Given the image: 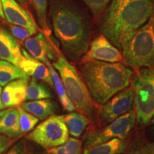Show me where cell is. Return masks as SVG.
Wrapping results in <instances>:
<instances>
[{
    "instance_id": "cell-1",
    "label": "cell",
    "mask_w": 154,
    "mask_h": 154,
    "mask_svg": "<svg viewBox=\"0 0 154 154\" xmlns=\"http://www.w3.org/2000/svg\"><path fill=\"white\" fill-rule=\"evenodd\" d=\"M55 36L66 59L80 61L89 47L91 28L86 12L71 0H54L50 11Z\"/></svg>"
},
{
    "instance_id": "cell-2",
    "label": "cell",
    "mask_w": 154,
    "mask_h": 154,
    "mask_svg": "<svg viewBox=\"0 0 154 154\" xmlns=\"http://www.w3.org/2000/svg\"><path fill=\"white\" fill-rule=\"evenodd\" d=\"M153 14L151 0H111L100 22L101 33L121 50L127 38Z\"/></svg>"
},
{
    "instance_id": "cell-3",
    "label": "cell",
    "mask_w": 154,
    "mask_h": 154,
    "mask_svg": "<svg viewBox=\"0 0 154 154\" xmlns=\"http://www.w3.org/2000/svg\"><path fill=\"white\" fill-rule=\"evenodd\" d=\"M79 71L88 91L98 104H103L130 86L134 71L126 65L100 61L81 63Z\"/></svg>"
},
{
    "instance_id": "cell-4",
    "label": "cell",
    "mask_w": 154,
    "mask_h": 154,
    "mask_svg": "<svg viewBox=\"0 0 154 154\" xmlns=\"http://www.w3.org/2000/svg\"><path fill=\"white\" fill-rule=\"evenodd\" d=\"M52 66L59 72L67 95L79 112L93 121L98 116L99 106L88 91L80 73L63 54L59 53Z\"/></svg>"
},
{
    "instance_id": "cell-5",
    "label": "cell",
    "mask_w": 154,
    "mask_h": 154,
    "mask_svg": "<svg viewBox=\"0 0 154 154\" xmlns=\"http://www.w3.org/2000/svg\"><path fill=\"white\" fill-rule=\"evenodd\" d=\"M121 51L125 65L134 71L154 67V14L127 38Z\"/></svg>"
},
{
    "instance_id": "cell-6",
    "label": "cell",
    "mask_w": 154,
    "mask_h": 154,
    "mask_svg": "<svg viewBox=\"0 0 154 154\" xmlns=\"http://www.w3.org/2000/svg\"><path fill=\"white\" fill-rule=\"evenodd\" d=\"M130 85L134 91L136 123L145 126L154 116V67L135 71Z\"/></svg>"
},
{
    "instance_id": "cell-7",
    "label": "cell",
    "mask_w": 154,
    "mask_h": 154,
    "mask_svg": "<svg viewBox=\"0 0 154 154\" xmlns=\"http://www.w3.org/2000/svg\"><path fill=\"white\" fill-rule=\"evenodd\" d=\"M69 134L62 116L53 115L38 124L26 138L48 150L64 143Z\"/></svg>"
},
{
    "instance_id": "cell-8",
    "label": "cell",
    "mask_w": 154,
    "mask_h": 154,
    "mask_svg": "<svg viewBox=\"0 0 154 154\" xmlns=\"http://www.w3.org/2000/svg\"><path fill=\"white\" fill-rule=\"evenodd\" d=\"M136 124V113L134 109L109 123L103 129L91 132L86 136L85 148L105 143L113 138L124 140Z\"/></svg>"
},
{
    "instance_id": "cell-9",
    "label": "cell",
    "mask_w": 154,
    "mask_h": 154,
    "mask_svg": "<svg viewBox=\"0 0 154 154\" xmlns=\"http://www.w3.org/2000/svg\"><path fill=\"white\" fill-rule=\"evenodd\" d=\"M134 91L131 86L124 88L108 100L98 111V117L104 124H109L121 116L132 110Z\"/></svg>"
},
{
    "instance_id": "cell-10",
    "label": "cell",
    "mask_w": 154,
    "mask_h": 154,
    "mask_svg": "<svg viewBox=\"0 0 154 154\" xmlns=\"http://www.w3.org/2000/svg\"><path fill=\"white\" fill-rule=\"evenodd\" d=\"M91 61L118 63L123 61V57L121 50L101 34L90 42L87 51L81 59L80 63Z\"/></svg>"
},
{
    "instance_id": "cell-11",
    "label": "cell",
    "mask_w": 154,
    "mask_h": 154,
    "mask_svg": "<svg viewBox=\"0 0 154 154\" xmlns=\"http://www.w3.org/2000/svg\"><path fill=\"white\" fill-rule=\"evenodd\" d=\"M24 47L31 57L45 64L48 61H54L59 57V50L44 32H38L24 41Z\"/></svg>"
},
{
    "instance_id": "cell-12",
    "label": "cell",
    "mask_w": 154,
    "mask_h": 154,
    "mask_svg": "<svg viewBox=\"0 0 154 154\" xmlns=\"http://www.w3.org/2000/svg\"><path fill=\"white\" fill-rule=\"evenodd\" d=\"M5 19L9 24L23 26L36 34L38 27L33 17L16 0H1Z\"/></svg>"
},
{
    "instance_id": "cell-13",
    "label": "cell",
    "mask_w": 154,
    "mask_h": 154,
    "mask_svg": "<svg viewBox=\"0 0 154 154\" xmlns=\"http://www.w3.org/2000/svg\"><path fill=\"white\" fill-rule=\"evenodd\" d=\"M22 54L23 58L18 66L19 68L29 77L31 76L37 81H43L50 87L54 88L52 79L47 65L31 57L26 50L23 49Z\"/></svg>"
},
{
    "instance_id": "cell-14",
    "label": "cell",
    "mask_w": 154,
    "mask_h": 154,
    "mask_svg": "<svg viewBox=\"0 0 154 154\" xmlns=\"http://www.w3.org/2000/svg\"><path fill=\"white\" fill-rule=\"evenodd\" d=\"M29 80V79H19L5 86L2 93V100L5 109L20 106L24 103Z\"/></svg>"
},
{
    "instance_id": "cell-15",
    "label": "cell",
    "mask_w": 154,
    "mask_h": 154,
    "mask_svg": "<svg viewBox=\"0 0 154 154\" xmlns=\"http://www.w3.org/2000/svg\"><path fill=\"white\" fill-rule=\"evenodd\" d=\"M0 58L16 66H19L23 58L17 40L2 26H0Z\"/></svg>"
},
{
    "instance_id": "cell-16",
    "label": "cell",
    "mask_w": 154,
    "mask_h": 154,
    "mask_svg": "<svg viewBox=\"0 0 154 154\" xmlns=\"http://www.w3.org/2000/svg\"><path fill=\"white\" fill-rule=\"evenodd\" d=\"M20 106L40 120H45L51 116L55 115L57 111V103L51 99L28 101Z\"/></svg>"
},
{
    "instance_id": "cell-17",
    "label": "cell",
    "mask_w": 154,
    "mask_h": 154,
    "mask_svg": "<svg viewBox=\"0 0 154 154\" xmlns=\"http://www.w3.org/2000/svg\"><path fill=\"white\" fill-rule=\"evenodd\" d=\"M0 134L11 138L19 137L21 134L19 124V113L17 108H10L7 110L0 121Z\"/></svg>"
},
{
    "instance_id": "cell-18",
    "label": "cell",
    "mask_w": 154,
    "mask_h": 154,
    "mask_svg": "<svg viewBox=\"0 0 154 154\" xmlns=\"http://www.w3.org/2000/svg\"><path fill=\"white\" fill-rule=\"evenodd\" d=\"M127 142L124 140L113 138L98 145L85 148L83 154H120L127 149Z\"/></svg>"
},
{
    "instance_id": "cell-19",
    "label": "cell",
    "mask_w": 154,
    "mask_h": 154,
    "mask_svg": "<svg viewBox=\"0 0 154 154\" xmlns=\"http://www.w3.org/2000/svg\"><path fill=\"white\" fill-rule=\"evenodd\" d=\"M45 64L47 65L48 69H49V73L51 74V79H52L54 83V89L57 91L59 101H60V103L62 106L63 109L65 111H68V112L74 111L76 109H75L74 104H73L72 101H71L68 95H67L64 86H63V82L61 79V77L59 76V74L57 72L54 67L52 66V64L51 63V61H48Z\"/></svg>"
},
{
    "instance_id": "cell-20",
    "label": "cell",
    "mask_w": 154,
    "mask_h": 154,
    "mask_svg": "<svg viewBox=\"0 0 154 154\" xmlns=\"http://www.w3.org/2000/svg\"><path fill=\"white\" fill-rule=\"evenodd\" d=\"M62 118L68 128L69 134L74 138L80 137L89 123V120L85 116L79 111L69 112L67 114L63 115Z\"/></svg>"
},
{
    "instance_id": "cell-21",
    "label": "cell",
    "mask_w": 154,
    "mask_h": 154,
    "mask_svg": "<svg viewBox=\"0 0 154 154\" xmlns=\"http://www.w3.org/2000/svg\"><path fill=\"white\" fill-rule=\"evenodd\" d=\"M29 79L18 66L9 61L0 60V86H5L9 82L19 79Z\"/></svg>"
},
{
    "instance_id": "cell-22",
    "label": "cell",
    "mask_w": 154,
    "mask_h": 154,
    "mask_svg": "<svg viewBox=\"0 0 154 154\" xmlns=\"http://www.w3.org/2000/svg\"><path fill=\"white\" fill-rule=\"evenodd\" d=\"M52 94L44 84L32 79L26 88V101H34L44 99H51Z\"/></svg>"
},
{
    "instance_id": "cell-23",
    "label": "cell",
    "mask_w": 154,
    "mask_h": 154,
    "mask_svg": "<svg viewBox=\"0 0 154 154\" xmlns=\"http://www.w3.org/2000/svg\"><path fill=\"white\" fill-rule=\"evenodd\" d=\"M47 154H83L82 142L76 138H69L62 145L47 150Z\"/></svg>"
},
{
    "instance_id": "cell-24",
    "label": "cell",
    "mask_w": 154,
    "mask_h": 154,
    "mask_svg": "<svg viewBox=\"0 0 154 154\" xmlns=\"http://www.w3.org/2000/svg\"><path fill=\"white\" fill-rule=\"evenodd\" d=\"M31 2L35 9L38 22L41 26L44 33L49 36L51 31L48 26L47 21L48 0H31Z\"/></svg>"
},
{
    "instance_id": "cell-25",
    "label": "cell",
    "mask_w": 154,
    "mask_h": 154,
    "mask_svg": "<svg viewBox=\"0 0 154 154\" xmlns=\"http://www.w3.org/2000/svg\"><path fill=\"white\" fill-rule=\"evenodd\" d=\"M19 113V124H20L21 134H24L29 132L34 129L36 125L38 124V119L37 117L27 112L21 106L17 107Z\"/></svg>"
},
{
    "instance_id": "cell-26",
    "label": "cell",
    "mask_w": 154,
    "mask_h": 154,
    "mask_svg": "<svg viewBox=\"0 0 154 154\" xmlns=\"http://www.w3.org/2000/svg\"><path fill=\"white\" fill-rule=\"evenodd\" d=\"M82 1L89 8L93 14L98 17L103 14L111 0H82Z\"/></svg>"
},
{
    "instance_id": "cell-27",
    "label": "cell",
    "mask_w": 154,
    "mask_h": 154,
    "mask_svg": "<svg viewBox=\"0 0 154 154\" xmlns=\"http://www.w3.org/2000/svg\"><path fill=\"white\" fill-rule=\"evenodd\" d=\"M9 29L14 37L19 41H25L34 35L33 32H31L29 29L18 25L11 24L9 26Z\"/></svg>"
},
{
    "instance_id": "cell-28",
    "label": "cell",
    "mask_w": 154,
    "mask_h": 154,
    "mask_svg": "<svg viewBox=\"0 0 154 154\" xmlns=\"http://www.w3.org/2000/svg\"><path fill=\"white\" fill-rule=\"evenodd\" d=\"M126 150L120 154H152L151 143H147V142L138 143L128 151H126Z\"/></svg>"
},
{
    "instance_id": "cell-29",
    "label": "cell",
    "mask_w": 154,
    "mask_h": 154,
    "mask_svg": "<svg viewBox=\"0 0 154 154\" xmlns=\"http://www.w3.org/2000/svg\"><path fill=\"white\" fill-rule=\"evenodd\" d=\"M6 154H27V148L25 140H20L13 146Z\"/></svg>"
},
{
    "instance_id": "cell-30",
    "label": "cell",
    "mask_w": 154,
    "mask_h": 154,
    "mask_svg": "<svg viewBox=\"0 0 154 154\" xmlns=\"http://www.w3.org/2000/svg\"><path fill=\"white\" fill-rule=\"evenodd\" d=\"M14 143V138L7 137V136L0 134V154L8 149Z\"/></svg>"
},
{
    "instance_id": "cell-31",
    "label": "cell",
    "mask_w": 154,
    "mask_h": 154,
    "mask_svg": "<svg viewBox=\"0 0 154 154\" xmlns=\"http://www.w3.org/2000/svg\"><path fill=\"white\" fill-rule=\"evenodd\" d=\"M2 86H0V110H3L5 109L2 103Z\"/></svg>"
},
{
    "instance_id": "cell-32",
    "label": "cell",
    "mask_w": 154,
    "mask_h": 154,
    "mask_svg": "<svg viewBox=\"0 0 154 154\" xmlns=\"http://www.w3.org/2000/svg\"><path fill=\"white\" fill-rule=\"evenodd\" d=\"M0 19H5V14H4L3 9H2V5L1 0H0Z\"/></svg>"
},
{
    "instance_id": "cell-33",
    "label": "cell",
    "mask_w": 154,
    "mask_h": 154,
    "mask_svg": "<svg viewBox=\"0 0 154 154\" xmlns=\"http://www.w3.org/2000/svg\"><path fill=\"white\" fill-rule=\"evenodd\" d=\"M7 109H6V110H0V121H1V119H2V117L4 116V115L5 114V113L7 112Z\"/></svg>"
},
{
    "instance_id": "cell-34",
    "label": "cell",
    "mask_w": 154,
    "mask_h": 154,
    "mask_svg": "<svg viewBox=\"0 0 154 154\" xmlns=\"http://www.w3.org/2000/svg\"><path fill=\"white\" fill-rule=\"evenodd\" d=\"M17 1L21 5H26V2H27L28 0H17Z\"/></svg>"
},
{
    "instance_id": "cell-35",
    "label": "cell",
    "mask_w": 154,
    "mask_h": 154,
    "mask_svg": "<svg viewBox=\"0 0 154 154\" xmlns=\"http://www.w3.org/2000/svg\"><path fill=\"white\" fill-rule=\"evenodd\" d=\"M151 153L154 154V142L151 143Z\"/></svg>"
},
{
    "instance_id": "cell-36",
    "label": "cell",
    "mask_w": 154,
    "mask_h": 154,
    "mask_svg": "<svg viewBox=\"0 0 154 154\" xmlns=\"http://www.w3.org/2000/svg\"><path fill=\"white\" fill-rule=\"evenodd\" d=\"M149 123H151V124L153 125V126H154V116L151 119V121H150Z\"/></svg>"
},
{
    "instance_id": "cell-37",
    "label": "cell",
    "mask_w": 154,
    "mask_h": 154,
    "mask_svg": "<svg viewBox=\"0 0 154 154\" xmlns=\"http://www.w3.org/2000/svg\"><path fill=\"white\" fill-rule=\"evenodd\" d=\"M151 1H152V2H153L154 3V0H151Z\"/></svg>"
}]
</instances>
